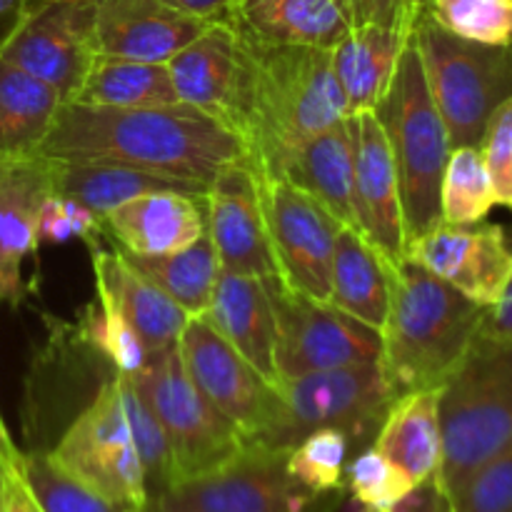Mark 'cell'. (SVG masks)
Returning <instances> with one entry per match:
<instances>
[{"instance_id": "1", "label": "cell", "mask_w": 512, "mask_h": 512, "mask_svg": "<svg viewBox=\"0 0 512 512\" xmlns=\"http://www.w3.org/2000/svg\"><path fill=\"white\" fill-rule=\"evenodd\" d=\"M38 155L125 165L205 188L223 170L250 165L248 145L233 125L185 103L158 108L63 103Z\"/></svg>"}, {"instance_id": "2", "label": "cell", "mask_w": 512, "mask_h": 512, "mask_svg": "<svg viewBox=\"0 0 512 512\" xmlns=\"http://www.w3.org/2000/svg\"><path fill=\"white\" fill-rule=\"evenodd\" d=\"M248 63V93L240 135L250 168L278 178L283 160L313 135L343 123L348 100L333 70V50L263 43L240 33Z\"/></svg>"}, {"instance_id": "3", "label": "cell", "mask_w": 512, "mask_h": 512, "mask_svg": "<svg viewBox=\"0 0 512 512\" xmlns=\"http://www.w3.org/2000/svg\"><path fill=\"white\" fill-rule=\"evenodd\" d=\"M390 305L380 338L395 398L435 390L453 375L483 328L485 310L415 260L388 263Z\"/></svg>"}, {"instance_id": "4", "label": "cell", "mask_w": 512, "mask_h": 512, "mask_svg": "<svg viewBox=\"0 0 512 512\" xmlns=\"http://www.w3.org/2000/svg\"><path fill=\"white\" fill-rule=\"evenodd\" d=\"M438 408L443 433L438 485L448 495L512 440V338L480 333L440 385Z\"/></svg>"}, {"instance_id": "5", "label": "cell", "mask_w": 512, "mask_h": 512, "mask_svg": "<svg viewBox=\"0 0 512 512\" xmlns=\"http://www.w3.org/2000/svg\"><path fill=\"white\" fill-rule=\"evenodd\" d=\"M380 118L398 170L403 200L405 245L443 223L440 183L450 158V135L425 80L418 45L410 35L388 95L378 105Z\"/></svg>"}, {"instance_id": "6", "label": "cell", "mask_w": 512, "mask_h": 512, "mask_svg": "<svg viewBox=\"0 0 512 512\" xmlns=\"http://www.w3.org/2000/svg\"><path fill=\"white\" fill-rule=\"evenodd\" d=\"M413 40L450 145H480L490 115L512 98V45H483L440 28L420 8Z\"/></svg>"}, {"instance_id": "7", "label": "cell", "mask_w": 512, "mask_h": 512, "mask_svg": "<svg viewBox=\"0 0 512 512\" xmlns=\"http://www.w3.org/2000/svg\"><path fill=\"white\" fill-rule=\"evenodd\" d=\"M163 428L170 450L173 483L198 478L245 448V440L203 393L195 388L178 345L150 353L148 363L130 375Z\"/></svg>"}, {"instance_id": "8", "label": "cell", "mask_w": 512, "mask_h": 512, "mask_svg": "<svg viewBox=\"0 0 512 512\" xmlns=\"http://www.w3.org/2000/svg\"><path fill=\"white\" fill-rule=\"evenodd\" d=\"M48 455L115 505L148 510V480L125 418L118 373L103 380L95 398L75 415Z\"/></svg>"}, {"instance_id": "9", "label": "cell", "mask_w": 512, "mask_h": 512, "mask_svg": "<svg viewBox=\"0 0 512 512\" xmlns=\"http://www.w3.org/2000/svg\"><path fill=\"white\" fill-rule=\"evenodd\" d=\"M278 390L283 418L270 448H293L300 438L320 428L343 430L350 445L365 443L370 435L375 438L395 400L380 360L283 378L278 380Z\"/></svg>"}, {"instance_id": "10", "label": "cell", "mask_w": 512, "mask_h": 512, "mask_svg": "<svg viewBox=\"0 0 512 512\" xmlns=\"http://www.w3.org/2000/svg\"><path fill=\"white\" fill-rule=\"evenodd\" d=\"M263 280L275 318L278 380L380 360V330L360 323L335 305L293 293L280 283L278 275Z\"/></svg>"}, {"instance_id": "11", "label": "cell", "mask_w": 512, "mask_h": 512, "mask_svg": "<svg viewBox=\"0 0 512 512\" xmlns=\"http://www.w3.org/2000/svg\"><path fill=\"white\" fill-rule=\"evenodd\" d=\"M178 350L195 388L225 420L233 423L240 438L245 443L270 445L283 418L278 385L265 380L198 315L185 325Z\"/></svg>"}, {"instance_id": "12", "label": "cell", "mask_w": 512, "mask_h": 512, "mask_svg": "<svg viewBox=\"0 0 512 512\" xmlns=\"http://www.w3.org/2000/svg\"><path fill=\"white\" fill-rule=\"evenodd\" d=\"M285 458L288 448L245 443L223 465L173 485L150 505L175 512H318L323 498L290 478Z\"/></svg>"}, {"instance_id": "13", "label": "cell", "mask_w": 512, "mask_h": 512, "mask_svg": "<svg viewBox=\"0 0 512 512\" xmlns=\"http://www.w3.org/2000/svg\"><path fill=\"white\" fill-rule=\"evenodd\" d=\"M255 178L275 275L293 293L330 303L335 240L343 223L288 180Z\"/></svg>"}, {"instance_id": "14", "label": "cell", "mask_w": 512, "mask_h": 512, "mask_svg": "<svg viewBox=\"0 0 512 512\" xmlns=\"http://www.w3.org/2000/svg\"><path fill=\"white\" fill-rule=\"evenodd\" d=\"M95 50V0H28L0 58L55 88L70 103Z\"/></svg>"}, {"instance_id": "15", "label": "cell", "mask_w": 512, "mask_h": 512, "mask_svg": "<svg viewBox=\"0 0 512 512\" xmlns=\"http://www.w3.org/2000/svg\"><path fill=\"white\" fill-rule=\"evenodd\" d=\"M405 258L415 260L470 300L490 308L512 280V248L503 225L440 223L408 240Z\"/></svg>"}, {"instance_id": "16", "label": "cell", "mask_w": 512, "mask_h": 512, "mask_svg": "<svg viewBox=\"0 0 512 512\" xmlns=\"http://www.w3.org/2000/svg\"><path fill=\"white\" fill-rule=\"evenodd\" d=\"M353 143V203L355 230L388 263L405 258V220L398 170L388 138L375 110L348 115Z\"/></svg>"}, {"instance_id": "17", "label": "cell", "mask_w": 512, "mask_h": 512, "mask_svg": "<svg viewBox=\"0 0 512 512\" xmlns=\"http://www.w3.org/2000/svg\"><path fill=\"white\" fill-rule=\"evenodd\" d=\"M165 65L180 103L205 110L240 133L248 93V63L233 25L210 23Z\"/></svg>"}, {"instance_id": "18", "label": "cell", "mask_w": 512, "mask_h": 512, "mask_svg": "<svg viewBox=\"0 0 512 512\" xmlns=\"http://www.w3.org/2000/svg\"><path fill=\"white\" fill-rule=\"evenodd\" d=\"M205 218L220 268L255 278L275 275L258 178L250 165H233L208 185Z\"/></svg>"}, {"instance_id": "19", "label": "cell", "mask_w": 512, "mask_h": 512, "mask_svg": "<svg viewBox=\"0 0 512 512\" xmlns=\"http://www.w3.org/2000/svg\"><path fill=\"white\" fill-rule=\"evenodd\" d=\"M208 25L160 0H95V50L100 55L168 63Z\"/></svg>"}, {"instance_id": "20", "label": "cell", "mask_w": 512, "mask_h": 512, "mask_svg": "<svg viewBox=\"0 0 512 512\" xmlns=\"http://www.w3.org/2000/svg\"><path fill=\"white\" fill-rule=\"evenodd\" d=\"M205 230V195L145 193L103 218L105 238L130 255L175 253L193 245Z\"/></svg>"}, {"instance_id": "21", "label": "cell", "mask_w": 512, "mask_h": 512, "mask_svg": "<svg viewBox=\"0 0 512 512\" xmlns=\"http://www.w3.org/2000/svg\"><path fill=\"white\" fill-rule=\"evenodd\" d=\"M103 240L88 245L93 258L95 293L105 295L120 310L130 328L140 335L148 353L178 345L190 315L148 278H143L118 248H105Z\"/></svg>"}, {"instance_id": "22", "label": "cell", "mask_w": 512, "mask_h": 512, "mask_svg": "<svg viewBox=\"0 0 512 512\" xmlns=\"http://www.w3.org/2000/svg\"><path fill=\"white\" fill-rule=\"evenodd\" d=\"M48 195L50 163L40 155L0 168V300L13 308L25 298L23 263L38 248L35 220Z\"/></svg>"}, {"instance_id": "23", "label": "cell", "mask_w": 512, "mask_h": 512, "mask_svg": "<svg viewBox=\"0 0 512 512\" xmlns=\"http://www.w3.org/2000/svg\"><path fill=\"white\" fill-rule=\"evenodd\" d=\"M198 318L228 340L265 380L278 383L275 318L263 278L220 270L208 308Z\"/></svg>"}, {"instance_id": "24", "label": "cell", "mask_w": 512, "mask_h": 512, "mask_svg": "<svg viewBox=\"0 0 512 512\" xmlns=\"http://www.w3.org/2000/svg\"><path fill=\"white\" fill-rule=\"evenodd\" d=\"M438 400L440 388L398 395L373 438V448L398 465L415 488L438 480L443 463Z\"/></svg>"}, {"instance_id": "25", "label": "cell", "mask_w": 512, "mask_h": 512, "mask_svg": "<svg viewBox=\"0 0 512 512\" xmlns=\"http://www.w3.org/2000/svg\"><path fill=\"white\" fill-rule=\"evenodd\" d=\"M230 25L263 43L333 50L350 23L335 0H238Z\"/></svg>"}, {"instance_id": "26", "label": "cell", "mask_w": 512, "mask_h": 512, "mask_svg": "<svg viewBox=\"0 0 512 512\" xmlns=\"http://www.w3.org/2000/svg\"><path fill=\"white\" fill-rule=\"evenodd\" d=\"M413 30L358 25L333 48V70L350 113L378 110Z\"/></svg>"}, {"instance_id": "27", "label": "cell", "mask_w": 512, "mask_h": 512, "mask_svg": "<svg viewBox=\"0 0 512 512\" xmlns=\"http://www.w3.org/2000/svg\"><path fill=\"white\" fill-rule=\"evenodd\" d=\"M278 178L313 195L348 228H355L353 143L348 118L300 143L278 170Z\"/></svg>"}, {"instance_id": "28", "label": "cell", "mask_w": 512, "mask_h": 512, "mask_svg": "<svg viewBox=\"0 0 512 512\" xmlns=\"http://www.w3.org/2000/svg\"><path fill=\"white\" fill-rule=\"evenodd\" d=\"M50 190L53 195L75 200L105 218L113 208L145 193L205 195V185L168 180L145 170L113 163H85V160H50Z\"/></svg>"}, {"instance_id": "29", "label": "cell", "mask_w": 512, "mask_h": 512, "mask_svg": "<svg viewBox=\"0 0 512 512\" xmlns=\"http://www.w3.org/2000/svg\"><path fill=\"white\" fill-rule=\"evenodd\" d=\"M60 105L58 90L0 58V168L38 158Z\"/></svg>"}, {"instance_id": "30", "label": "cell", "mask_w": 512, "mask_h": 512, "mask_svg": "<svg viewBox=\"0 0 512 512\" xmlns=\"http://www.w3.org/2000/svg\"><path fill=\"white\" fill-rule=\"evenodd\" d=\"M330 305L375 330H383L388 318V260L363 238L360 230L348 225L340 228L335 240Z\"/></svg>"}, {"instance_id": "31", "label": "cell", "mask_w": 512, "mask_h": 512, "mask_svg": "<svg viewBox=\"0 0 512 512\" xmlns=\"http://www.w3.org/2000/svg\"><path fill=\"white\" fill-rule=\"evenodd\" d=\"M70 103L95 108H158L180 103L168 65L95 53Z\"/></svg>"}, {"instance_id": "32", "label": "cell", "mask_w": 512, "mask_h": 512, "mask_svg": "<svg viewBox=\"0 0 512 512\" xmlns=\"http://www.w3.org/2000/svg\"><path fill=\"white\" fill-rule=\"evenodd\" d=\"M123 253V250H120ZM123 258L138 270L143 278H148L155 288L163 290L173 303H178L185 313L203 315L208 308L210 295L220 278V258L215 253V245L210 240L208 230L200 235L193 245L183 250H175L168 255H130Z\"/></svg>"}, {"instance_id": "33", "label": "cell", "mask_w": 512, "mask_h": 512, "mask_svg": "<svg viewBox=\"0 0 512 512\" xmlns=\"http://www.w3.org/2000/svg\"><path fill=\"white\" fill-rule=\"evenodd\" d=\"M73 335L83 348L103 358L113 368V373H138L150 358L140 335L130 328L120 310L100 293H95V298L80 310Z\"/></svg>"}, {"instance_id": "34", "label": "cell", "mask_w": 512, "mask_h": 512, "mask_svg": "<svg viewBox=\"0 0 512 512\" xmlns=\"http://www.w3.org/2000/svg\"><path fill=\"white\" fill-rule=\"evenodd\" d=\"M495 190L478 145L450 150L440 183V215L450 225L483 223L495 208Z\"/></svg>"}, {"instance_id": "35", "label": "cell", "mask_w": 512, "mask_h": 512, "mask_svg": "<svg viewBox=\"0 0 512 512\" xmlns=\"http://www.w3.org/2000/svg\"><path fill=\"white\" fill-rule=\"evenodd\" d=\"M18 475L43 512H138L115 505L113 500L80 483L50 458L48 450L35 448L20 453Z\"/></svg>"}, {"instance_id": "36", "label": "cell", "mask_w": 512, "mask_h": 512, "mask_svg": "<svg viewBox=\"0 0 512 512\" xmlns=\"http://www.w3.org/2000/svg\"><path fill=\"white\" fill-rule=\"evenodd\" d=\"M350 440L338 428H320L288 448L285 468L290 478L315 498H330L345 490Z\"/></svg>"}, {"instance_id": "37", "label": "cell", "mask_w": 512, "mask_h": 512, "mask_svg": "<svg viewBox=\"0 0 512 512\" xmlns=\"http://www.w3.org/2000/svg\"><path fill=\"white\" fill-rule=\"evenodd\" d=\"M430 18L458 38L512 45V0H428Z\"/></svg>"}, {"instance_id": "38", "label": "cell", "mask_w": 512, "mask_h": 512, "mask_svg": "<svg viewBox=\"0 0 512 512\" xmlns=\"http://www.w3.org/2000/svg\"><path fill=\"white\" fill-rule=\"evenodd\" d=\"M118 380H120V398H123L125 418H128L130 433H133L140 460H143L150 500H155L158 495H163L165 490L170 488V483H173L168 440H165L163 428H160L158 418L153 415L150 405L145 403L140 390L135 388L133 378L125 373H118Z\"/></svg>"}, {"instance_id": "39", "label": "cell", "mask_w": 512, "mask_h": 512, "mask_svg": "<svg viewBox=\"0 0 512 512\" xmlns=\"http://www.w3.org/2000/svg\"><path fill=\"white\" fill-rule=\"evenodd\" d=\"M345 490L363 510H388L398 505L415 485L408 475L370 445L345 465Z\"/></svg>"}, {"instance_id": "40", "label": "cell", "mask_w": 512, "mask_h": 512, "mask_svg": "<svg viewBox=\"0 0 512 512\" xmlns=\"http://www.w3.org/2000/svg\"><path fill=\"white\" fill-rule=\"evenodd\" d=\"M445 498L453 512H512V440Z\"/></svg>"}, {"instance_id": "41", "label": "cell", "mask_w": 512, "mask_h": 512, "mask_svg": "<svg viewBox=\"0 0 512 512\" xmlns=\"http://www.w3.org/2000/svg\"><path fill=\"white\" fill-rule=\"evenodd\" d=\"M83 240L85 245L103 240V218L75 200L63 195H48L35 220V240L38 245H58L68 240Z\"/></svg>"}, {"instance_id": "42", "label": "cell", "mask_w": 512, "mask_h": 512, "mask_svg": "<svg viewBox=\"0 0 512 512\" xmlns=\"http://www.w3.org/2000/svg\"><path fill=\"white\" fill-rule=\"evenodd\" d=\"M478 148L493 183L495 203L512 210V98L490 115Z\"/></svg>"}, {"instance_id": "43", "label": "cell", "mask_w": 512, "mask_h": 512, "mask_svg": "<svg viewBox=\"0 0 512 512\" xmlns=\"http://www.w3.org/2000/svg\"><path fill=\"white\" fill-rule=\"evenodd\" d=\"M348 18L350 28L383 25V28L413 30L418 5L410 0H335Z\"/></svg>"}, {"instance_id": "44", "label": "cell", "mask_w": 512, "mask_h": 512, "mask_svg": "<svg viewBox=\"0 0 512 512\" xmlns=\"http://www.w3.org/2000/svg\"><path fill=\"white\" fill-rule=\"evenodd\" d=\"M160 3L190 15V18L208 20V23H230V15H233L238 0H160Z\"/></svg>"}, {"instance_id": "45", "label": "cell", "mask_w": 512, "mask_h": 512, "mask_svg": "<svg viewBox=\"0 0 512 512\" xmlns=\"http://www.w3.org/2000/svg\"><path fill=\"white\" fill-rule=\"evenodd\" d=\"M445 503V493L440 490L438 480H428V483L418 485L415 490H410L398 505L380 512H440ZM363 512H375V510H363Z\"/></svg>"}, {"instance_id": "46", "label": "cell", "mask_w": 512, "mask_h": 512, "mask_svg": "<svg viewBox=\"0 0 512 512\" xmlns=\"http://www.w3.org/2000/svg\"><path fill=\"white\" fill-rule=\"evenodd\" d=\"M508 243L512 248V235H508ZM480 333L493 335V338H512V280L505 293L500 295L498 303L485 310Z\"/></svg>"}, {"instance_id": "47", "label": "cell", "mask_w": 512, "mask_h": 512, "mask_svg": "<svg viewBox=\"0 0 512 512\" xmlns=\"http://www.w3.org/2000/svg\"><path fill=\"white\" fill-rule=\"evenodd\" d=\"M3 512H43L25 488L18 468L3 470Z\"/></svg>"}, {"instance_id": "48", "label": "cell", "mask_w": 512, "mask_h": 512, "mask_svg": "<svg viewBox=\"0 0 512 512\" xmlns=\"http://www.w3.org/2000/svg\"><path fill=\"white\" fill-rule=\"evenodd\" d=\"M25 8H28V0H0V48L8 43L13 30L18 28Z\"/></svg>"}, {"instance_id": "49", "label": "cell", "mask_w": 512, "mask_h": 512, "mask_svg": "<svg viewBox=\"0 0 512 512\" xmlns=\"http://www.w3.org/2000/svg\"><path fill=\"white\" fill-rule=\"evenodd\" d=\"M20 453H23V450L15 448L13 438H10L8 428H5L3 418H0V470L18 468V463H20Z\"/></svg>"}, {"instance_id": "50", "label": "cell", "mask_w": 512, "mask_h": 512, "mask_svg": "<svg viewBox=\"0 0 512 512\" xmlns=\"http://www.w3.org/2000/svg\"><path fill=\"white\" fill-rule=\"evenodd\" d=\"M0 512H3V470H0Z\"/></svg>"}, {"instance_id": "51", "label": "cell", "mask_w": 512, "mask_h": 512, "mask_svg": "<svg viewBox=\"0 0 512 512\" xmlns=\"http://www.w3.org/2000/svg\"><path fill=\"white\" fill-rule=\"evenodd\" d=\"M145 512H175V510H165V508H158V505H150Z\"/></svg>"}, {"instance_id": "52", "label": "cell", "mask_w": 512, "mask_h": 512, "mask_svg": "<svg viewBox=\"0 0 512 512\" xmlns=\"http://www.w3.org/2000/svg\"><path fill=\"white\" fill-rule=\"evenodd\" d=\"M440 512H453V510H450V505H448V498H445V503H443V508H440Z\"/></svg>"}, {"instance_id": "53", "label": "cell", "mask_w": 512, "mask_h": 512, "mask_svg": "<svg viewBox=\"0 0 512 512\" xmlns=\"http://www.w3.org/2000/svg\"><path fill=\"white\" fill-rule=\"evenodd\" d=\"M410 3H415V5H418V8H423V5L428 3V0H410Z\"/></svg>"}]
</instances>
